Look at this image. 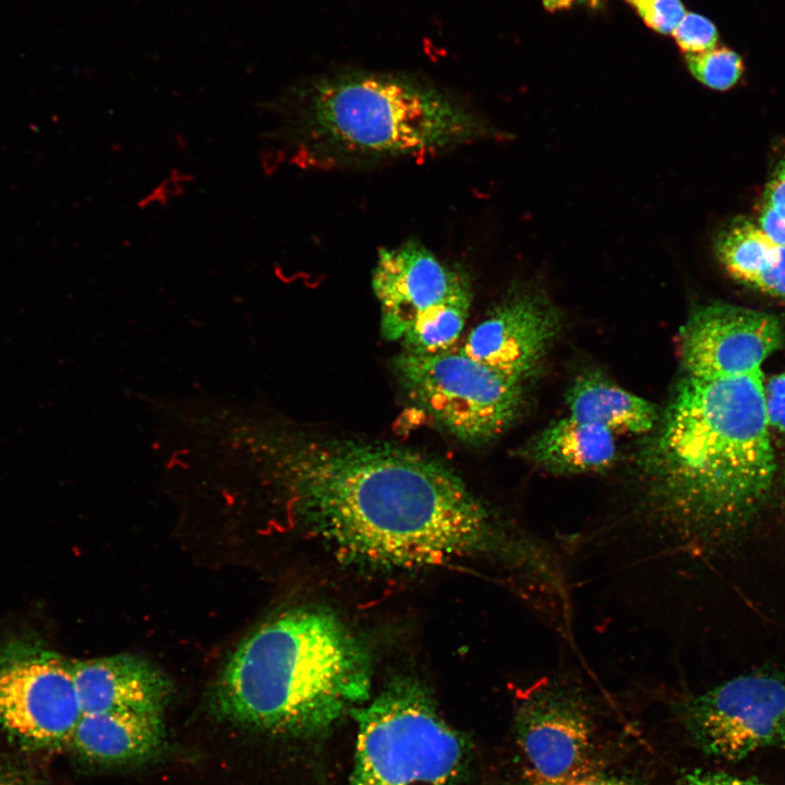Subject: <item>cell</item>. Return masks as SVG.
<instances>
[{
	"instance_id": "18",
	"label": "cell",
	"mask_w": 785,
	"mask_h": 785,
	"mask_svg": "<svg viewBox=\"0 0 785 785\" xmlns=\"http://www.w3.org/2000/svg\"><path fill=\"white\" fill-rule=\"evenodd\" d=\"M777 246L757 224L745 218L726 226L715 240V253L725 270L749 287L769 268Z\"/></svg>"
},
{
	"instance_id": "27",
	"label": "cell",
	"mask_w": 785,
	"mask_h": 785,
	"mask_svg": "<svg viewBox=\"0 0 785 785\" xmlns=\"http://www.w3.org/2000/svg\"><path fill=\"white\" fill-rule=\"evenodd\" d=\"M570 782L571 785H639L632 777L608 772L578 775Z\"/></svg>"
},
{
	"instance_id": "31",
	"label": "cell",
	"mask_w": 785,
	"mask_h": 785,
	"mask_svg": "<svg viewBox=\"0 0 785 785\" xmlns=\"http://www.w3.org/2000/svg\"><path fill=\"white\" fill-rule=\"evenodd\" d=\"M784 484H785V474H784Z\"/></svg>"
},
{
	"instance_id": "7",
	"label": "cell",
	"mask_w": 785,
	"mask_h": 785,
	"mask_svg": "<svg viewBox=\"0 0 785 785\" xmlns=\"http://www.w3.org/2000/svg\"><path fill=\"white\" fill-rule=\"evenodd\" d=\"M71 662L35 636L0 639V729L40 746L70 742L82 716Z\"/></svg>"
},
{
	"instance_id": "2",
	"label": "cell",
	"mask_w": 785,
	"mask_h": 785,
	"mask_svg": "<svg viewBox=\"0 0 785 785\" xmlns=\"http://www.w3.org/2000/svg\"><path fill=\"white\" fill-rule=\"evenodd\" d=\"M761 370L685 375L641 462L651 515L683 543L715 544L746 529L776 471Z\"/></svg>"
},
{
	"instance_id": "17",
	"label": "cell",
	"mask_w": 785,
	"mask_h": 785,
	"mask_svg": "<svg viewBox=\"0 0 785 785\" xmlns=\"http://www.w3.org/2000/svg\"><path fill=\"white\" fill-rule=\"evenodd\" d=\"M472 302V287L468 278L446 300L419 317L404 334L403 351L435 354L451 350L459 339Z\"/></svg>"
},
{
	"instance_id": "1",
	"label": "cell",
	"mask_w": 785,
	"mask_h": 785,
	"mask_svg": "<svg viewBox=\"0 0 785 785\" xmlns=\"http://www.w3.org/2000/svg\"><path fill=\"white\" fill-rule=\"evenodd\" d=\"M274 462L297 512L348 561L414 569L494 554L536 583L556 571L547 548L500 529L462 479L426 455L385 443L305 438L282 446Z\"/></svg>"
},
{
	"instance_id": "15",
	"label": "cell",
	"mask_w": 785,
	"mask_h": 785,
	"mask_svg": "<svg viewBox=\"0 0 785 785\" xmlns=\"http://www.w3.org/2000/svg\"><path fill=\"white\" fill-rule=\"evenodd\" d=\"M520 454L548 472L580 474L608 468L616 445L609 430L568 415L540 431Z\"/></svg>"
},
{
	"instance_id": "23",
	"label": "cell",
	"mask_w": 785,
	"mask_h": 785,
	"mask_svg": "<svg viewBox=\"0 0 785 785\" xmlns=\"http://www.w3.org/2000/svg\"><path fill=\"white\" fill-rule=\"evenodd\" d=\"M751 288L785 300V246H777L773 262L756 279Z\"/></svg>"
},
{
	"instance_id": "12",
	"label": "cell",
	"mask_w": 785,
	"mask_h": 785,
	"mask_svg": "<svg viewBox=\"0 0 785 785\" xmlns=\"http://www.w3.org/2000/svg\"><path fill=\"white\" fill-rule=\"evenodd\" d=\"M468 278L467 273L446 265L418 240L381 249L372 288L379 304L383 337L400 341L419 317Z\"/></svg>"
},
{
	"instance_id": "22",
	"label": "cell",
	"mask_w": 785,
	"mask_h": 785,
	"mask_svg": "<svg viewBox=\"0 0 785 785\" xmlns=\"http://www.w3.org/2000/svg\"><path fill=\"white\" fill-rule=\"evenodd\" d=\"M764 402L770 427L785 434V372L764 382Z\"/></svg>"
},
{
	"instance_id": "28",
	"label": "cell",
	"mask_w": 785,
	"mask_h": 785,
	"mask_svg": "<svg viewBox=\"0 0 785 785\" xmlns=\"http://www.w3.org/2000/svg\"><path fill=\"white\" fill-rule=\"evenodd\" d=\"M0 785H35V783L23 770L0 758Z\"/></svg>"
},
{
	"instance_id": "21",
	"label": "cell",
	"mask_w": 785,
	"mask_h": 785,
	"mask_svg": "<svg viewBox=\"0 0 785 785\" xmlns=\"http://www.w3.org/2000/svg\"><path fill=\"white\" fill-rule=\"evenodd\" d=\"M652 29L672 34L686 14L680 0H627Z\"/></svg>"
},
{
	"instance_id": "3",
	"label": "cell",
	"mask_w": 785,
	"mask_h": 785,
	"mask_svg": "<svg viewBox=\"0 0 785 785\" xmlns=\"http://www.w3.org/2000/svg\"><path fill=\"white\" fill-rule=\"evenodd\" d=\"M268 137L303 169L435 156L495 134L460 97L401 72L337 70L303 78L263 105Z\"/></svg>"
},
{
	"instance_id": "14",
	"label": "cell",
	"mask_w": 785,
	"mask_h": 785,
	"mask_svg": "<svg viewBox=\"0 0 785 785\" xmlns=\"http://www.w3.org/2000/svg\"><path fill=\"white\" fill-rule=\"evenodd\" d=\"M165 737L164 712L121 710L82 714L70 744L89 761L125 764L156 754Z\"/></svg>"
},
{
	"instance_id": "30",
	"label": "cell",
	"mask_w": 785,
	"mask_h": 785,
	"mask_svg": "<svg viewBox=\"0 0 785 785\" xmlns=\"http://www.w3.org/2000/svg\"><path fill=\"white\" fill-rule=\"evenodd\" d=\"M518 785H548V784L541 783V782H533V783H523V784H518Z\"/></svg>"
},
{
	"instance_id": "19",
	"label": "cell",
	"mask_w": 785,
	"mask_h": 785,
	"mask_svg": "<svg viewBox=\"0 0 785 785\" xmlns=\"http://www.w3.org/2000/svg\"><path fill=\"white\" fill-rule=\"evenodd\" d=\"M685 60L689 72L697 81L716 90H726L736 86L746 70L742 57L726 46L686 53Z\"/></svg>"
},
{
	"instance_id": "29",
	"label": "cell",
	"mask_w": 785,
	"mask_h": 785,
	"mask_svg": "<svg viewBox=\"0 0 785 785\" xmlns=\"http://www.w3.org/2000/svg\"><path fill=\"white\" fill-rule=\"evenodd\" d=\"M542 2L546 10L553 12L569 9L579 3H585L591 7H595L599 5L602 0H542Z\"/></svg>"
},
{
	"instance_id": "5",
	"label": "cell",
	"mask_w": 785,
	"mask_h": 785,
	"mask_svg": "<svg viewBox=\"0 0 785 785\" xmlns=\"http://www.w3.org/2000/svg\"><path fill=\"white\" fill-rule=\"evenodd\" d=\"M351 712L358 724L351 785H454L466 768V740L415 681L395 680Z\"/></svg>"
},
{
	"instance_id": "8",
	"label": "cell",
	"mask_w": 785,
	"mask_h": 785,
	"mask_svg": "<svg viewBox=\"0 0 785 785\" xmlns=\"http://www.w3.org/2000/svg\"><path fill=\"white\" fill-rule=\"evenodd\" d=\"M681 715L692 741L716 759L785 748V673L763 668L733 677L689 699Z\"/></svg>"
},
{
	"instance_id": "24",
	"label": "cell",
	"mask_w": 785,
	"mask_h": 785,
	"mask_svg": "<svg viewBox=\"0 0 785 785\" xmlns=\"http://www.w3.org/2000/svg\"><path fill=\"white\" fill-rule=\"evenodd\" d=\"M676 785H769L756 778L741 777L725 772L695 770L678 778Z\"/></svg>"
},
{
	"instance_id": "25",
	"label": "cell",
	"mask_w": 785,
	"mask_h": 785,
	"mask_svg": "<svg viewBox=\"0 0 785 785\" xmlns=\"http://www.w3.org/2000/svg\"><path fill=\"white\" fill-rule=\"evenodd\" d=\"M763 202L785 219V155L778 160L765 186Z\"/></svg>"
},
{
	"instance_id": "11",
	"label": "cell",
	"mask_w": 785,
	"mask_h": 785,
	"mask_svg": "<svg viewBox=\"0 0 785 785\" xmlns=\"http://www.w3.org/2000/svg\"><path fill=\"white\" fill-rule=\"evenodd\" d=\"M559 324L541 292L516 289L471 329L458 351L523 383L555 340Z\"/></svg>"
},
{
	"instance_id": "10",
	"label": "cell",
	"mask_w": 785,
	"mask_h": 785,
	"mask_svg": "<svg viewBox=\"0 0 785 785\" xmlns=\"http://www.w3.org/2000/svg\"><path fill=\"white\" fill-rule=\"evenodd\" d=\"M516 732L538 782L561 785L579 775L590 753L591 705L575 686L551 681L522 699Z\"/></svg>"
},
{
	"instance_id": "6",
	"label": "cell",
	"mask_w": 785,
	"mask_h": 785,
	"mask_svg": "<svg viewBox=\"0 0 785 785\" xmlns=\"http://www.w3.org/2000/svg\"><path fill=\"white\" fill-rule=\"evenodd\" d=\"M394 370L407 396L440 427L470 445L500 436L517 419L522 383L459 351L415 354L401 351Z\"/></svg>"
},
{
	"instance_id": "13",
	"label": "cell",
	"mask_w": 785,
	"mask_h": 785,
	"mask_svg": "<svg viewBox=\"0 0 785 785\" xmlns=\"http://www.w3.org/2000/svg\"><path fill=\"white\" fill-rule=\"evenodd\" d=\"M71 669L82 714L164 712L172 695L169 678L134 655L72 660Z\"/></svg>"
},
{
	"instance_id": "20",
	"label": "cell",
	"mask_w": 785,
	"mask_h": 785,
	"mask_svg": "<svg viewBox=\"0 0 785 785\" xmlns=\"http://www.w3.org/2000/svg\"><path fill=\"white\" fill-rule=\"evenodd\" d=\"M677 46L685 53H696L717 46L718 32L708 17L689 12L673 31Z\"/></svg>"
},
{
	"instance_id": "4",
	"label": "cell",
	"mask_w": 785,
	"mask_h": 785,
	"mask_svg": "<svg viewBox=\"0 0 785 785\" xmlns=\"http://www.w3.org/2000/svg\"><path fill=\"white\" fill-rule=\"evenodd\" d=\"M371 672L366 648L337 615L298 607L238 644L215 681L213 706L251 729L315 735L367 699Z\"/></svg>"
},
{
	"instance_id": "9",
	"label": "cell",
	"mask_w": 785,
	"mask_h": 785,
	"mask_svg": "<svg viewBox=\"0 0 785 785\" xmlns=\"http://www.w3.org/2000/svg\"><path fill=\"white\" fill-rule=\"evenodd\" d=\"M785 341L777 316L749 307L713 303L697 307L680 331L687 376L721 378L761 370Z\"/></svg>"
},
{
	"instance_id": "16",
	"label": "cell",
	"mask_w": 785,
	"mask_h": 785,
	"mask_svg": "<svg viewBox=\"0 0 785 785\" xmlns=\"http://www.w3.org/2000/svg\"><path fill=\"white\" fill-rule=\"evenodd\" d=\"M569 415L611 432L644 434L660 420L655 406L590 372L578 376L567 391Z\"/></svg>"
},
{
	"instance_id": "26",
	"label": "cell",
	"mask_w": 785,
	"mask_h": 785,
	"mask_svg": "<svg viewBox=\"0 0 785 785\" xmlns=\"http://www.w3.org/2000/svg\"><path fill=\"white\" fill-rule=\"evenodd\" d=\"M758 226L774 244L785 246V219L764 202Z\"/></svg>"
}]
</instances>
